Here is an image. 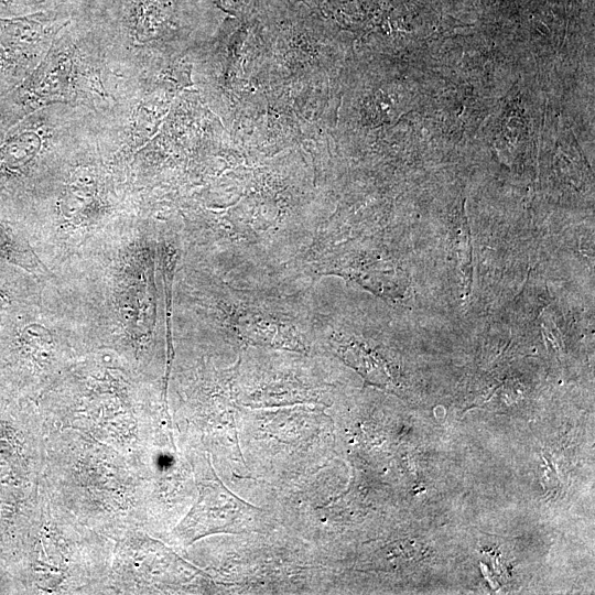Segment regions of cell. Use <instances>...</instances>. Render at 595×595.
I'll return each instance as SVG.
<instances>
[{
	"mask_svg": "<svg viewBox=\"0 0 595 595\" xmlns=\"http://www.w3.org/2000/svg\"><path fill=\"white\" fill-rule=\"evenodd\" d=\"M0 261L23 268L32 266L31 255L24 239L0 219Z\"/></svg>",
	"mask_w": 595,
	"mask_h": 595,
	"instance_id": "1",
	"label": "cell"
}]
</instances>
